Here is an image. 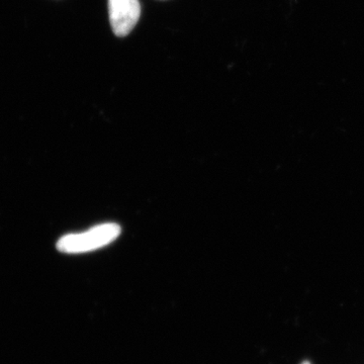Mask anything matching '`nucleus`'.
<instances>
[{
  "mask_svg": "<svg viewBox=\"0 0 364 364\" xmlns=\"http://www.w3.org/2000/svg\"><path fill=\"white\" fill-rule=\"evenodd\" d=\"M121 234V227L114 223L98 225L82 233L69 234L59 239L57 248L64 253L90 252L109 245Z\"/></svg>",
  "mask_w": 364,
  "mask_h": 364,
  "instance_id": "nucleus-1",
  "label": "nucleus"
},
{
  "mask_svg": "<svg viewBox=\"0 0 364 364\" xmlns=\"http://www.w3.org/2000/svg\"><path fill=\"white\" fill-rule=\"evenodd\" d=\"M109 23L117 37L123 38L134 30L141 16L139 0H107Z\"/></svg>",
  "mask_w": 364,
  "mask_h": 364,
  "instance_id": "nucleus-2",
  "label": "nucleus"
},
{
  "mask_svg": "<svg viewBox=\"0 0 364 364\" xmlns=\"http://www.w3.org/2000/svg\"><path fill=\"white\" fill-rule=\"evenodd\" d=\"M301 364H311L310 363H309V361H305V363H303Z\"/></svg>",
  "mask_w": 364,
  "mask_h": 364,
  "instance_id": "nucleus-3",
  "label": "nucleus"
}]
</instances>
